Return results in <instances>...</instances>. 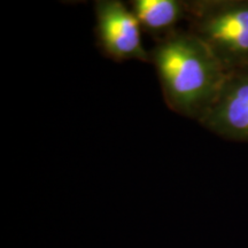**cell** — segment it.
Returning a JSON list of instances; mask_svg holds the SVG:
<instances>
[{
    "label": "cell",
    "mask_w": 248,
    "mask_h": 248,
    "mask_svg": "<svg viewBox=\"0 0 248 248\" xmlns=\"http://www.w3.org/2000/svg\"><path fill=\"white\" fill-rule=\"evenodd\" d=\"M187 30L226 73L248 67V0L186 1Z\"/></svg>",
    "instance_id": "2"
},
{
    "label": "cell",
    "mask_w": 248,
    "mask_h": 248,
    "mask_svg": "<svg viewBox=\"0 0 248 248\" xmlns=\"http://www.w3.org/2000/svg\"><path fill=\"white\" fill-rule=\"evenodd\" d=\"M150 62L156 70L167 106L199 122L226 75L212 52L193 33L178 28L156 40Z\"/></svg>",
    "instance_id": "1"
},
{
    "label": "cell",
    "mask_w": 248,
    "mask_h": 248,
    "mask_svg": "<svg viewBox=\"0 0 248 248\" xmlns=\"http://www.w3.org/2000/svg\"><path fill=\"white\" fill-rule=\"evenodd\" d=\"M199 123L228 140L248 142V67L226 73Z\"/></svg>",
    "instance_id": "4"
},
{
    "label": "cell",
    "mask_w": 248,
    "mask_h": 248,
    "mask_svg": "<svg viewBox=\"0 0 248 248\" xmlns=\"http://www.w3.org/2000/svg\"><path fill=\"white\" fill-rule=\"evenodd\" d=\"M142 30L156 40L177 30V24L186 20V1L182 0H133L130 1Z\"/></svg>",
    "instance_id": "5"
},
{
    "label": "cell",
    "mask_w": 248,
    "mask_h": 248,
    "mask_svg": "<svg viewBox=\"0 0 248 248\" xmlns=\"http://www.w3.org/2000/svg\"><path fill=\"white\" fill-rule=\"evenodd\" d=\"M95 36L101 52L114 61H150L141 40L137 16L119 0H99L94 4Z\"/></svg>",
    "instance_id": "3"
}]
</instances>
